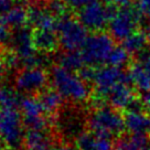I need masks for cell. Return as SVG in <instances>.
I'll use <instances>...</instances> for the list:
<instances>
[{
	"instance_id": "obj_1",
	"label": "cell",
	"mask_w": 150,
	"mask_h": 150,
	"mask_svg": "<svg viewBox=\"0 0 150 150\" xmlns=\"http://www.w3.org/2000/svg\"><path fill=\"white\" fill-rule=\"evenodd\" d=\"M52 87L56 89L64 99L72 103H83L89 97L91 89L82 75L76 74L61 65L52 67L50 72Z\"/></svg>"
},
{
	"instance_id": "obj_2",
	"label": "cell",
	"mask_w": 150,
	"mask_h": 150,
	"mask_svg": "<svg viewBox=\"0 0 150 150\" xmlns=\"http://www.w3.org/2000/svg\"><path fill=\"white\" fill-rule=\"evenodd\" d=\"M81 75L85 80L92 81L96 94L100 98L106 99L120 86L131 82L129 74L125 73L120 67L112 65L81 71Z\"/></svg>"
},
{
	"instance_id": "obj_3",
	"label": "cell",
	"mask_w": 150,
	"mask_h": 150,
	"mask_svg": "<svg viewBox=\"0 0 150 150\" xmlns=\"http://www.w3.org/2000/svg\"><path fill=\"white\" fill-rule=\"evenodd\" d=\"M25 125L19 107H0V139L11 149L20 148L24 141Z\"/></svg>"
},
{
	"instance_id": "obj_4",
	"label": "cell",
	"mask_w": 150,
	"mask_h": 150,
	"mask_svg": "<svg viewBox=\"0 0 150 150\" xmlns=\"http://www.w3.org/2000/svg\"><path fill=\"white\" fill-rule=\"evenodd\" d=\"M89 129L102 136H119L125 127L124 117L116 108L112 106H98L89 114L87 118Z\"/></svg>"
},
{
	"instance_id": "obj_5",
	"label": "cell",
	"mask_w": 150,
	"mask_h": 150,
	"mask_svg": "<svg viewBox=\"0 0 150 150\" xmlns=\"http://www.w3.org/2000/svg\"><path fill=\"white\" fill-rule=\"evenodd\" d=\"M114 49V38L107 33L96 31L88 35L80 51L85 64L89 67H95L108 63L109 56Z\"/></svg>"
},
{
	"instance_id": "obj_6",
	"label": "cell",
	"mask_w": 150,
	"mask_h": 150,
	"mask_svg": "<svg viewBox=\"0 0 150 150\" xmlns=\"http://www.w3.org/2000/svg\"><path fill=\"white\" fill-rule=\"evenodd\" d=\"M60 47L64 51H79L87 40V28L77 18L63 16L56 28Z\"/></svg>"
},
{
	"instance_id": "obj_7",
	"label": "cell",
	"mask_w": 150,
	"mask_h": 150,
	"mask_svg": "<svg viewBox=\"0 0 150 150\" xmlns=\"http://www.w3.org/2000/svg\"><path fill=\"white\" fill-rule=\"evenodd\" d=\"M140 22L139 10L131 9L126 7H120V9L112 12L109 19V32L114 39L124 41L132 33L137 31Z\"/></svg>"
},
{
	"instance_id": "obj_8",
	"label": "cell",
	"mask_w": 150,
	"mask_h": 150,
	"mask_svg": "<svg viewBox=\"0 0 150 150\" xmlns=\"http://www.w3.org/2000/svg\"><path fill=\"white\" fill-rule=\"evenodd\" d=\"M50 73L43 67H23L14 77V87L21 94H39L47 86Z\"/></svg>"
},
{
	"instance_id": "obj_9",
	"label": "cell",
	"mask_w": 150,
	"mask_h": 150,
	"mask_svg": "<svg viewBox=\"0 0 150 150\" xmlns=\"http://www.w3.org/2000/svg\"><path fill=\"white\" fill-rule=\"evenodd\" d=\"M106 4L99 0H94L79 10L77 19L92 31H102L108 23L112 12L106 8Z\"/></svg>"
},
{
	"instance_id": "obj_10",
	"label": "cell",
	"mask_w": 150,
	"mask_h": 150,
	"mask_svg": "<svg viewBox=\"0 0 150 150\" xmlns=\"http://www.w3.org/2000/svg\"><path fill=\"white\" fill-rule=\"evenodd\" d=\"M20 110L23 117L24 125L28 129H47L49 119L38 97L27 95L21 98Z\"/></svg>"
},
{
	"instance_id": "obj_11",
	"label": "cell",
	"mask_w": 150,
	"mask_h": 150,
	"mask_svg": "<svg viewBox=\"0 0 150 150\" xmlns=\"http://www.w3.org/2000/svg\"><path fill=\"white\" fill-rule=\"evenodd\" d=\"M29 24L34 30L56 31L59 19L47 6H31L28 8Z\"/></svg>"
},
{
	"instance_id": "obj_12",
	"label": "cell",
	"mask_w": 150,
	"mask_h": 150,
	"mask_svg": "<svg viewBox=\"0 0 150 150\" xmlns=\"http://www.w3.org/2000/svg\"><path fill=\"white\" fill-rule=\"evenodd\" d=\"M125 127L130 134H145L150 127V117L138 108H130L126 112Z\"/></svg>"
},
{
	"instance_id": "obj_13",
	"label": "cell",
	"mask_w": 150,
	"mask_h": 150,
	"mask_svg": "<svg viewBox=\"0 0 150 150\" xmlns=\"http://www.w3.org/2000/svg\"><path fill=\"white\" fill-rule=\"evenodd\" d=\"M131 83L141 92L150 91V62L142 59L140 62L135 63L129 72Z\"/></svg>"
},
{
	"instance_id": "obj_14",
	"label": "cell",
	"mask_w": 150,
	"mask_h": 150,
	"mask_svg": "<svg viewBox=\"0 0 150 150\" xmlns=\"http://www.w3.org/2000/svg\"><path fill=\"white\" fill-rule=\"evenodd\" d=\"M23 145L25 150H49L53 144L47 129H28Z\"/></svg>"
},
{
	"instance_id": "obj_15",
	"label": "cell",
	"mask_w": 150,
	"mask_h": 150,
	"mask_svg": "<svg viewBox=\"0 0 150 150\" xmlns=\"http://www.w3.org/2000/svg\"><path fill=\"white\" fill-rule=\"evenodd\" d=\"M56 119V128L59 132L65 138H76L82 132L80 119H77L76 115L71 112H63L57 114Z\"/></svg>"
},
{
	"instance_id": "obj_16",
	"label": "cell",
	"mask_w": 150,
	"mask_h": 150,
	"mask_svg": "<svg viewBox=\"0 0 150 150\" xmlns=\"http://www.w3.org/2000/svg\"><path fill=\"white\" fill-rule=\"evenodd\" d=\"M107 100L116 109H130L136 104V95L129 84H125L116 89Z\"/></svg>"
},
{
	"instance_id": "obj_17",
	"label": "cell",
	"mask_w": 150,
	"mask_h": 150,
	"mask_svg": "<svg viewBox=\"0 0 150 150\" xmlns=\"http://www.w3.org/2000/svg\"><path fill=\"white\" fill-rule=\"evenodd\" d=\"M34 44L38 51L43 53H52L60 45L56 31L50 30H34L33 31Z\"/></svg>"
},
{
	"instance_id": "obj_18",
	"label": "cell",
	"mask_w": 150,
	"mask_h": 150,
	"mask_svg": "<svg viewBox=\"0 0 150 150\" xmlns=\"http://www.w3.org/2000/svg\"><path fill=\"white\" fill-rule=\"evenodd\" d=\"M37 97L47 115L59 112L64 103V98L62 97V95L53 87L52 88L45 87L43 91L37 94Z\"/></svg>"
},
{
	"instance_id": "obj_19",
	"label": "cell",
	"mask_w": 150,
	"mask_h": 150,
	"mask_svg": "<svg viewBox=\"0 0 150 150\" xmlns=\"http://www.w3.org/2000/svg\"><path fill=\"white\" fill-rule=\"evenodd\" d=\"M115 150H150V139L145 134L120 137L115 144Z\"/></svg>"
},
{
	"instance_id": "obj_20",
	"label": "cell",
	"mask_w": 150,
	"mask_h": 150,
	"mask_svg": "<svg viewBox=\"0 0 150 150\" xmlns=\"http://www.w3.org/2000/svg\"><path fill=\"white\" fill-rule=\"evenodd\" d=\"M2 18L12 30L22 28L29 23L28 8L21 4L13 5L5 14H2Z\"/></svg>"
},
{
	"instance_id": "obj_21",
	"label": "cell",
	"mask_w": 150,
	"mask_h": 150,
	"mask_svg": "<svg viewBox=\"0 0 150 150\" xmlns=\"http://www.w3.org/2000/svg\"><path fill=\"white\" fill-rule=\"evenodd\" d=\"M57 65H61L70 71H82L86 64L81 51H64L57 57Z\"/></svg>"
},
{
	"instance_id": "obj_22",
	"label": "cell",
	"mask_w": 150,
	"mask_h": 150,
	"mask_svg": "<svg viewBox=\"0 0 150 150\" xmlns=\"http://www.w3.org/2000/svg\"><path fill=\"white\" fill-rule=\"evenodd\" d=\"M149 41V35H147L144 32L136 31L132 33L130 37H128L126 40H124V47H126V50L130 54H136L140 53L146 45L148 44Z\"/></svg>"
},
{
	"instance_id": "obj_23",
	"label": "cell",
	"mask_w": 150,
	"mask_h": 150,
	"mask_svg": "<svg viewBox=\"0 0 150 150\" xmlns=\"http://www.w3.org/2000/svg\"><path fill=\"white\" fill-rule=\"evenodd\" d=\"M19 92L6 86H0V107H19L21 98Z\"/></svg>"
},
{
	"instance_id": "obj_24",
	"label": "cell",
	"mask_w": 150,
	"mask_h": 150,
	"mask_svg": "<svg viewBox=\"0 0 150 150\" xmlns=\"http://www.w3.org/2000/svg\"><path fill=\"white\" fill-rule=\"evenodd\" d=\"M98 136L93 131H82L75 138V147L77 150H96Z\"/></svg>"
},
{
	"instance_id": "obj_25",
	"label": "cell",
	"mask_w": 150,
	"mask_h": 150,
	"mask_svg": "<svg viewBox=\"0 0 150 150\" xmlns=\"http://www.w3.org/2000/svg\"><path fill=\"white\" fill-rule=\"evenodd\" d=\"M129 56H130V53L127 51L125 47H115V49L112 50V54L109 56L108 64L112 66H117V67H122L128 63Z\"/></svg>"
},
{
	"instance_id": "obj_26",
	"label": "cell",
	"mask_w": 150,
	"mask_h": 150,
	"mask_svg": "<svg viewBox=\"0 0 150 150\" xmlns=\"http://www.w3.org/2000/svg\"><path fill=\"white\" fill-rule=\"evenodd\" d=\"M47 7L50 9L52 13L55 14L57 18H61L63 16H65L66 9L69 8L63 0H49Z\"/></svg>"
},
{
	"instance_id": "obj_27",
	"label": "cell",
	"mask_w": 150,
	"mask_h": 150,
	"mask_svg": "<svg viewBox=\"0 0 150 150\" xmlns=\"http://www.w3.org/2000/svg\"><path fill=\"white\" fill-rule=\"evenodd\" d=\"M12 29L7 24L2 16H0V44H9Z\"/></svg>"
},
{
	"instance_id": "obj_28",
	"label": "cell",
	"mask_w": 150,
	"mask_h": 150,
	"mask_svg": "<svg viewBox=\"0 0 150 150\" xmlns=\"http://www.w3.org/2000/svg\"><path fill=\"white\" fill-rule=\"evenodd\" d=\"M65 2V5L71 8V9L80 10L86 5H88L89 2H92L94 0H63Z\"/></svg>"
},
{
	"instance_id": "obj_29",
	"label": "cell",
	"mask_w": 150,
	"mask_h": 150,
	"mask_svg": "<svg viewBox=\"0 0 150 150\" xmlns=\"http://www.w3.org/2000/svg\"><path fill=\"white\" fill-rule=\"evenodd\" d=\"M49 150H77L76 147H73L70 144L66 142H56L51 146V148Z\"/></svg>"
},
{
	"instance_id": "obj_30",
	"label": "cell",
	"mask_w": 150,
	"mask_h": 150,
	"mask_svg": "<svg viewBox=\"0 0 150 150\" xmlns=\"http://www.w3.org/2000/svg\"><path fill=\"white\" fill-rule=\"evenodd\" d=\"M137 7L140 12L150 13V0H136Z\"/></svg>"
},
{
	"instance_id": "obj_31",
	"label": "cell",
	"mask_w": 150,
	"mask_h": 150,
	"mask_svg": "<svg viewBox=\"0 0 150 150\" xmlns=\"http://www.w3.org/2000/svg\"><path fill=\"white\" fill-rule=\"evenodd\" d=\"M14 0H0V16L5 14L14 5Z\"/></svg>"
},
{
	"instance_id": "obj_32",
	"label": "cell",
	"mask_w": 150,
	"mask_h": 150,
	"mask_svg": "<svg viewBox=\"0 0 150 150\" xmlns=\"http://www.w3.org/2000/svg\"><path fill=\"white\" fill-rule=\"evenodd\" d=\"M102 1L106 5L117 6V7H126L130 2V0H102Z\"/></svg>"
},
{
	"instance_id": "obj_33",
	"label": "cell",
	"mask_w": 150,
	"mask_h": 150,
	"mask_svg": "<svg viewBox=\"0 0 150 150\" xmlns=\"http://www.w3.org/2000/svg\"><path fill=\"white\" fill-rule=\"evenodd\" d=\"M142 103H144V106H145V109L147 114L149 115L150 117V91L149 92H146L142 96Z\"/></svg>"
},
{
	"instance_id": "obj_34",
	"label": "cell",
	"mask_w": 150,
	"mask_h": 150,
	"mask_svg": "<svg viewBox=\"0 0 150 150\" xmlns=\"http://www.w3.org/2000/svg\"><path fill=\"white\" fill-rule=\"evenodd\" d=\"M6 70H7V69H6V65H5V63H4V60H2V57H0V81L4 77Z\"/></svg>"
},
{
	"instance_id": "obj_35",
	"label": "cell",
	"mask_w": 150,
	"mask_h": 150,
	"mask_svg": "<svg viewBox=\"0 0 150 150\" xmlns=\"http://www.w3.org/2000/svg\"><path fill=\"white\" fill-rule=\"evenodd\" d=\"M148 45H149V49H150V35H149V41H148ZM142 59H145V60H147V61L150 62V53L149 54H147V55H145Z\"/></svg>"
},
{
	"instance_id": "obj_36",
	"label": "cell",
	"mask_w": 150,
	"mask_h": 150,
	"mask_svg": "<svg viewBox=\"0 0 150 150\" xmlns=\"http://www.w3.org/2000/svg\"><path fill=\"white\" fill-rule=\"evenodd\" d=\"M147 132H148V135H149V138H150V127H149V129H148V131H147Z\"/></svg>"
},
{
	"instance_id": "obj_37",
	"label": "cell",
	"mask_w": 150,
	"mask_h": 150,
	"mask_svg": "<svg viewBox=\"0 0 150 150\" xmlns=\"http://www.w3.org/2000/svg\"><path fill=\"white\" fill-rule=\"evenodd\" d=\"M0 150H2V149H0Z\"/></svg>"
}]
</instances>
